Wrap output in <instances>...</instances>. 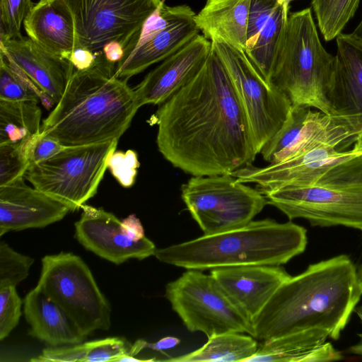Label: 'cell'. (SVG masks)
I'll list each match as a JSON object with an SVG mask.
<instances>
[{"mask_svg":"<svg viewBox=\"0 0 362 362\" xmlns=\"http://www.w3.org/2000/svg\"><path fill=\"white\" fill-rule=\"evenodd\" d=\"M153 117L158 151L192 176L230 174L258 154L232 79L212 46L199 71Z\"/></svg>","mask_w":362,"mask_h":362,"instance_id":"1","label":"cell"},{"mask_svg":"<svg viewBox=\"0 0 362 362\" xmlns=\"http://www.w3.org/2000/svg\"><path fill=\"white\" fill-rule=\"evenodd\" d=\"M362 296L356 267L345 255L310 264L290 276L252 322L263 341L310 329L338 339Z\"/></svg>","mask_w":362,"mask_h":362,"instance_id":"2","label":"cell"},{"mask_svg":"<svg viewBox=\"0 0 362 362\" xmlns=\"http://www.w3.org/2000/svg\"><path fill=\"white\" fill-rule=\"evenodd\" d=\"M116 63L103 52L93 64L75 69L60 100L42 121L40 135L64 146L119 140L140 107L127 81L115 76Z\"/></svg>","mask_w":362,"mask_h":362,"instance_id":"3","label":"cell"},{"mask_svg":"<svg viewBox=\"0 0 362 362\" xmlns=\"http://www.w3.org/2000/svg\"><path fill=\"white\" fill-rule=\"evenodd\" d=\"M307 242L303 226L267 218L156 248L154 256L170 265L200 271L245 265L281 266L303 253Z\"/></svg>","mask_w":362,"mask_h":362,"instance_id":"4","label":"cell"},{"mask_svg":"<svg viewBox=\"0 0 362 362\" xmlns=\"http://www.w3.org/2000/svg\"><path fill=\"white\" fill-rule=\"evenodd\" d=\"M335 56L322 46L311 8L290 13L277 43L268 81L292 105L314 107L333 115L327 90Z\"/></svg>","mask_w":362,"mask_h":362,"instance_id":"5","label":"cell"},{"mask_svg":"<svg viewBox=\"0 0 362 362\" xmlns=\"http://www.w3.org/2000/svg\"><path fill=\"white\" fill-rule=\"evenodd\" d=\"M290 219L313 226L362 228V153L337 163L313 183L263 193Z\"/></svg>","mask_w":362,"mask_h":362,"instance_id":"6","label":"cell"},{"mask_svg":"<svg viewBox=\"0 0 362 362\" xmlns=\"http://www.w3.org/2000/svg\"><path fill=\"white\" fill-rule=\"evenodd\" d=\"M36 287L66 313L85 337L110 329V304L79 256L64 252L45 256Z\"/></svg>","mask_w":362,"mask_h":362,"instance_id":"7","label":"cell"},{"mask_svg":"<svg viewBox=\"0 0 362 362\" xmlns=\"http://www.w3.org/2000/svg\"><path fill=\"white\" fill-rule=\"evenodd\" d=\"M117 142L65 146L52 157L29 166L23 177L71 211L81 209L96 194Z\"/></svg>","mask_w":362,"mask_h":362,"instance_id":"8","label":"cell"},{"mask_svg":"<svg viewBox=\"0 0 362 362\" xmlns=\"http://www.w3.org/2000/svg\"><path fill=\"white\" fill-rule=\"evenodd\" d=\"M230 173L193 176L181 186V197L204 235L233 230L248 223L268 204L257 188Z\"/></svg>","mask_w":362,"mask_h":362,"instance_id":"9","label":"cell"},{"mask_svg":"<svg viewBox=\"0 0 362 362\" xmlns=\"http://www.w3.org/2000/svg\"><path fill=\"white\" fill-rule=\"evenodd\" d=\"M165 296L191 332L208 338L228 332L252 334L251 322L211 274L187 269L166 284Z\"/></svg>","mask_w":362,"mask_h":362,"instance_id":"10","label":"cell"},{"mask_svg":"<svg viewBox=\"0 0 362 362\" xmlns=\"http://www.w3.org/2000/svg\"><path fill=\"white\" fill-rule=\"evenodd\" d=\"M211 42L232 79L259 153L284 124L291 102L264 78L243 49L219 39Z\"/></svg>","mask_w":362,"mask_h":362,"instance_id":"11","label":"cell"},{"mask_svg":"<svg viewBox=\"0 0 362 362\" xmlns=\"http://www.w3.org/2000/svg\"><path fill=\"white\" fill-rule=\"evenodd\" d=\"M61 1L73 19L75 48L88 49L95 55L103 53L104 46L113 41L124 50L162 3V0Z\"/></svg>","mask_w":362,"mask_h":362,"instance_id":"12","label":"cell"},{"mask_svg":"<svg viewBox=\"0 0 362 362\" xmlns=\"http://www.w3.org/2000/svg\"><path fill=\"white\" fill-rule=\"evenodd\" d=\"M75 223V236L86 250L115 264L129 259L142 260L154 255V243L148 238L136 241L122 228V221L101 208L83 204Z\"/></svg>","mask_w":362,"mask_h":362,"instance_id":"13","label":"cell"},{"mask_svg":"<svg viewBox=\"0 0 362 362\" xmlns=\"http://www.w3.org/2000/svg\"><path fill=\"white\" fill-rule=\"evenodd\" d=\"M354 153L352 150L323 145L279 163L261 168L252 164L230 174L239 182L256 184L263 194L286 187L310 185L328 168Z\"/></svg>","mask_w":362,"mask_h":362,"instance_id":"14","label":"cell"},{"mask_svg":"<svg viewBox=\"0 0 362 362\" xmlns=\"http://www.w3.org/2000/svg\"><path fill=\"white\" fill-rule=\"evenodd\" d=\"M335 39V66L327 100L333 115L346 120L358 134L362 132V39L342 33Z\"/></svg>","mask_w":362,"mask_h":362,"instance_id":"15","label":"cell"},{"mask_svg":"<svg viewBox=\"0 0 362 362\" xmlns=\"http://www.w3.org/2000/svg\"><path fill=\"white\" fill-rule=\"evenodd\" d=\"M211 49V42L199 34L164 59L134 88L139 106L166 101L199 71Z\"/></svg>","mask_w":362,"mask_h":362,"instance_id":"16","label":"cell"},{"mask_svg":"<svg viewBox=\"0 0 362 362\" xmlns=\"http://www.w3.org/2000/svg\"><path fill=\"white\" fill-rule=\"evenodd\" d=\"M195 16L187 5L170 6L167 25L147 40L136 43L130 52L116 63L115 76L127 81L178 51L199 34Z\"/></svg>","mask_w":362,"mask_h":362,"instance_id":"17","label":"cell"},{"mask_svg":"<svg viewBox=\"0 0 362 362\" xmlns=\"http://www.w3.org/2000/svg\"><path fill=\"white\" fill-rule=\"evenodd\" d=\"M210 274L251 322L290 275L280 266L245 265L211 269Z\"/></svg>","mask_w":362,"mask_h":362,"instance_id":"18","label":"cell"},{"mask_svg":"<svg viewBox=\"0 0 362 362\" xmlns=\"http://www.w3.org/2000/svg\"><path fill=\"white\" fill-rule=\"evenodd\" d=\"M23 177L0 186V236L10 230L44 228L62 220L70 209L25 184Z\"/></svg>","mask_w":362,"mask_h":362,"instance_id":"19","label":"cell"},{"mask_svg":"<svg viewBox=\"0 0 362 362\" xmlns=\"http://www.w3.org/2000/svg\"><path fill=\"white\" fill-rule=\"evenodd\" d=\"M0 54L13 62L55 103L60 100L76 69L69 60L47 52L23 35L0 40Z\"/></svg>","mask_w":362,"mask_h":362,"instance_id":"20","label":"cell"},{"mask_svg":"<svg viewBox=\"0 0 362 362\" xmlns=\"http://www.w3.org/2000/svg\"><path fill=\"white\" fill-rule=\"evenodd\" d=\"M289 8L281 0L251 1L244 51L267 81Z\"/></svg>","mask_w":362,"mask_h":362,"instance_id":"21","label":"cell"},{"mask_svg":"<svg viewBox=\"0 0 362 362\" xmlns=\"http://www.w3.org/2000/svg\"><path fill=\"white\" fill-rule=\"evenodd\" d=\"M28 37L47 52L70 61L75 31L70 11L61 0H39L23 21Z\"/></svg>","mask_w":362,"mask_h":362,"instance_id":"22","label":"cell"},{"mask_svg":"<svg viewBox=\"0 0 362 362\" xmlns=\"http://www.w3.org/2000/svg\"><path fill=\"white\" fill-rule=\"evenodd\" d=\"M23 313L29 334L52 346L78 344L85 338L66 313L36 286L23 300Z\"/></svg>","mask_w":362,"mask_h":362,"instance_id":"23","label":"cell"},{"mask_svg":"<svg viewBox=\"0 0 362 362\" xmlns=\"http://www.w3.org/2000/svg\"><path fill=\"white\" fill-rule=\"evenodd\" d=\"M251 1L206 0L194 21L206 39H219L244 49Z\"/></svg>","mask_w":362,"mask_h":362,"instance_id":"24","label":"cell"},{"mask_svg":"<svg viewBox=\"0 0 362 362\" xmlns=\"http://www.w3.org/2000/svg\"><path fill=\"white\" fill-rule=\"evenodd\" d=\"M245 333L228 332L214 334L199 349L190 353L164 359L171 362H232L246 361L258 349L257 340Z\"/></svg>","mask_w":362,"mask_h":362,"instance_id":"25","label":"cell"},{"mask_svg":"<svg viewBox=\"0 0 362 362\" xmlns=\"http://www.w3.org/2000/svg\"><path fill=\"white\" fill-rule=\"evenodd\" d=\"M327 337V330L310 329L263 341L246 362H304L308 354L324 344Z\"/></svg>","mask_w":362,"mask_h":362,"instance_id":"26","label":"cell"},{"mask_svg":"<svg viewBox=\"0 0 362 362\" xmlns=\"http://www.w3.org/2000/svg\"><path fill=\"white\" fill-rule=\"evenodd\" d=\"M125 339L107 337L101 339L43 349L31 361L35 362H105L117 361L131 349Z\"/></svg>","mask_w":362,"mask_h":362,"instance_id":"27","label":"cell"},{"mask_svg":"<svg viewBox=\"0 0 362 362\" xmlns=\"http://www.w3.org/2000/svg\"><path fill=\"white\" fill-rule=\"evenodd\" d=\"M37 103L0 100V144L18 142L40 134L41 110Z\"/></svg>","mask_w":362,"mask_h":362,"instance_id":"28","label":"cell"},{"mask_svg":"<svg viewBox=\"0 0 362 362\" xmlns=\"http://www.w3.org/2000/svg\"><path fill=\"white\" fill-rule=\"evenodd\" d=\"M311 107L292 105L279 131L266 143L259 153L269 164L287 160L295 156L296 148Z\"/></svg>","mask_w":362,"mask_h":362,"instance_id":"29","label":"cell"},{"mask_svg":"<svg viewBox=\"0 0 362 362\" xmlns=\"http://www.w3.org/2000/svg\"><path fill=\"white\" fill-rule=\"evenodd\" d=\"M0 100L35 102L40 100L47 109L55 103L2 54H0Z\"/></svg>","mask_w":362,"mask_h":362,"instance_id":"30","label":"cell"},{"mask_svg":"<svg viewBox=\"0 0 362 362\" xmlns=\"http://www.w3.org/2000/svg\"><path fill=\"white\" fill-rule=\"evenodd\" d=\"M361 0H311L317 26L326 42L335 39L354 16Z\"/></svg>","mask_w":362,"mask_h":362,"instance_id":"31","label":"cell"},{"mask_svg":"<svg viewBox=\"0 0 362 362\" xmlns=\"http://www.w3.org/2000/svg\"><path fill=\"white\" fill-rule=\"evenodd\" d=\"M33 136L0 144V186L23 177L29 166L28 151Z\"/></svg>","mask_w":362,"mask_h":362,"instance_id":"32","label":"cell"},{"mask_svg":"<svg viewBox=\"0 0 362 362\" xmlns=\"http://www.w3.org/2000/svg\"><path fill=\"white\" fill-rule=\"evenodd\" d=\"M35 259L12 249L6 243L0 242V288L16 286L29 275Z\"/></svg>","mask_w":362,"mask_h":362,"instance_id":"33","label":"cell"},{"mask_svg":"<svg viewBox=\"0 0 362 362\" xmlns=\"http://www.w3.org/2000/svg\"><path fill=\"white\" fill-rule=\"evenodd\" d=\"M33 4L31 0H0V40H10L22 35L21 29L24 19Z\"/></svg>","mask_w":362,"mask_h":362,"instance_id":"34","label":"cell"},{"mask_svg":"<svg viewBox=\"0 0 362 362\" xmlns=\"http://www.w3.org/2000/svg\"><path fill=\"white\" fill-rule=\"evenodd\" d=\"M16 286L0 288V340H4L18 324L23 301Z\"/></svg>","mask_w":362,"mask_h":362,"instance_id":"35","label":"cell"},{"mask_svg":"<svg viewBox=\"0 0 362 362\" xmlns=\"http://www.w3.org/2000/svg\"><path fill=\"white\" fill-rule=\"evenodd\" d=\"M139 167L137 153L130 149L126 152L115 151L107 160V168L118 182L124 187L133 185Z\"/></svg>","mask_w":362,"mask_h":362,"instance_id":"36","label":"cell"},{"mask_svg":"<svg viewBox=\"0 0 362 362\" xmlns=\"http://www.w3.org/2000/svg\"><path fill=\"white\" fill-rule=\"evenodd\" d=\"M64 147L52 138L41 136L40 134L34 136L28 151L29 166L52 157Z\"/></svg>","mask_w":362,"mask_h":362,"instance_id":"37","label":"cell"},{"mask_svg":"<svg viewBox=\"0 0 362 362\" xmlns=\"http://www.w3.org/2000/svg\"><path fill=\"white\" fill-rule=\"evenodd\" d=\"M342 356L332 345L324 343L310 351L305 358L304 362H325L341 359Z\"/></svg>","mask_w":362,"mask_h":362,"instance_id":"38","label":"cell"},{"mask_svg":"<svg viewBox=\"0 0 362 362\" xmlns=\"http://www.w3.org/2000/svg\"><path fill=\"white\" fill-rule=\"evenodd\" d=\"M122 228L134 240L138 241L146 237L142 224L134 214H131L122 221Z\"/></svg>","mask_w":362,"mask_h":362,"instance_id":"39","label":"cell"},{"mask_svg":"<svg viewBox=\"0 0 362 362\" xmlns=\"http://www.w3.org/2000/svg\"><path fill=\"white\" fill-rule=\"evenodd\" d=\"M95 58V55L88 49L78 47L74 49L70 62L76 69L83 70L93 64Z\"/></svg>","mask_w":362,"mask_h":362,"instance_id":"40","label":"cell"},{"mask_svg":"<svg viewBox=\"0 0 362 362\" xmlns=\"http://www.w3.org/2000/svg\"><path fill=\"white\" fill-rule=\"evenodd\" d=\"M180 342V339L179 338L175 337H165L154 343H148L146 341V349H150L165 354L164 351L174 348L177 346Z\"/></svg>","mask_w":362,"mask_h":362,"instance_id":"41","label":"cell"},{"mask_svg":"<svg viewBox=\"0 0 362 362\" xmlns=\"http://www.w3.org/2000/svg\"><path fill=\"white\" fill-rule=\"evenodd\" d=\"M103 52L108 61L115 63L120 61L124 54L122 46L116 41L105 45L103 49Z\"/></svg>","mask_w":362,"mask_h":362,"instance_id":"42","label":"cell"},{"mask_svg":"<svg viewBox=\"0 0 362 362\" xmlns=\"http://www.w3.org/2000/svg\"><path fill=\"white\" fill-rule=\"evenodd\" d=\"M362 322V305L354 309ZM361 339L359 343L350 347L349 352L362 356V334H358Z\"/></svg>","mask_w":362,"mask_h":362,"instance_id":"43","label":"cell"},{"mask_svg":"<svg viewBox=\"0 0 362 362\" xmlns=\"http://www.w3.org/2000/svg\"><path fill=\"white\" fill-rule=\"evenodd\" d=\"M354 145L351 149L354 153H362V132L357 134L355 138Z\"/></svg>","mask_w":362,"mask_h":362,"instance_id":"44","label":"cell"},{"mask_svg":"<svg viewBox=\"0 0 362 362\" xmlns=\"http://www.w3.org/2000/svg\"><path fill=\"white\" fill-rule=\"evenodd\" d=\"M351 33L362 39V18L358 25L355 28Z\"/></svg>","mask_w":362,"mask_h":362,"instance_id":"45","label":"cell"},{"mask_svg":"<svg viewBox=\"0 0 362 362\" xmlns=\"http://www.w3.org/2000/svg\"><path fill=\"white\" fill-rule=\"evenodd\" d=\"M359 284L362 288V263L356 268Z\"/></svg>","mask_w":362,"mask_h":362,"instance_id":"46","label":"cell"},{"mask_svg":"<svg viewBox=\"0 0 362 362\" xmlns=\"http://www.w3.org/2000/svg\"><path fill=\"white\" fill-rule=\"evenodd\" d=\"M283 1H285V2H288V3H290L291 1H293V0H281Z\"/></svg>","mask_w":362,"mask_h":362,"instance_id":"47","label":"cell"},{"mask_svg":"<svg viewBox=\"0 0 362 362\" xmlns=\"http://www.w3.org/2000/svg\"><path fill=\"white\" fill-rule=\"evenodd\" d=\"M162 1H163V2H164V1H165V0H162Z\"/></svg>","mask_w":362,"mask_h":362,"instance_id":"48","label":"cell"},{"mask_svg":"<svg viewBox=\"0 0 362 362\" xmlns=\"http://www.w3.org/2000/svg\"><path fill=\"white\" fill-rule=\"evenodd\" d=\"M361 230H362V228Z\"/></svg>","mask_w":362,"mask_h":362,"instance_id":"49","label":"cell"}]
</instances>
